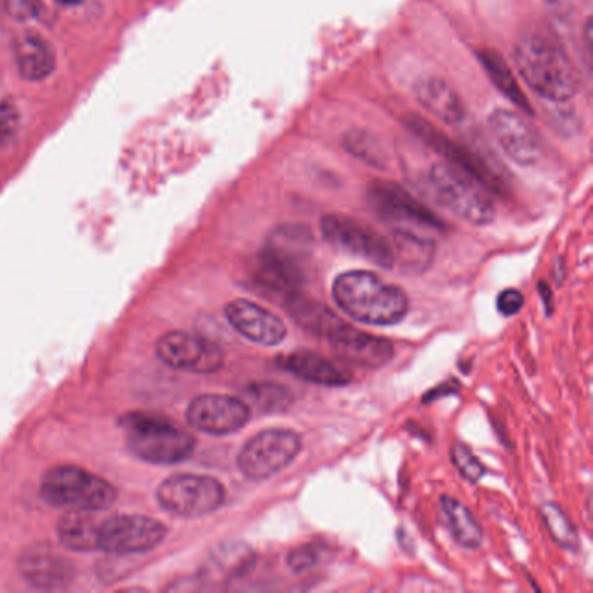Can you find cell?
Instances as JSON below:
<instances>
[{
    "label": "cell",
    "instance_id": "6da1fadb",
    "mask_svg": "<svg viewBox=\"0 0 593 593\" xmlns=\"http://www.w3.org/2000/svg\"><path fill=\"white\" fill-rule=\"evenodd\" d=\"M514 62L529 88L549 102L566 103L576 96L580 77L563 44L541 34H524L514 48Z\"/></svg>",
    "mask_w": 593,
    "mask_h": 593
},
{
    "label": "cell",
    "instance_id": "7a4b0ae2",
    "mask_svg": "<svg viewBox=\"0 0 593 593\" xmlns=\"http://www.w3.org/2000/svg\"><path fill=\"white\" fill-rule=\"evenodd\" d=\"M333 298L348 317L368 325H391L404 319L409 298L376 273L352 270L336 278Z\"/></svg>",
    "mask_w": 593,
    "mask_h": 593
},
{
    "label": "cell",
    "instance_id": "3957f363",
    "mask_svg": "<svg viewBox=\"0 0 593 593\" xmlns=\"http://www.w3.org/2000/svg\"><path fill=\"white\" fill-rule=\"evenodd\" d=\"M312 242V233L301 224H282L273 230L258 258V284L286 298L296 295Z\"/></svg>",
    "mask_w": 593,
    "mask_h": 593
},
{
    "label": "cell",
    "instance_id": "277c9868",
    "mask_svg": "<svg viewBox=\"0 0 593 593\" xmlns=\"http://www.w3.org/2000/svg\"><path fill=\"white\" fill-rule=\"evenodd\" d=\"M425 183L428 194L436 198L440 206L466 223L486 227L492 223L497 216L491 190L472 172L448 160L431 164Z\"/></svg>",
    "mask_w": 593,
    "mask_h": 593
},
{
    "label": "cell",
    "instance_id": "5b68a950",
    "mask_svg": "<svg viewBox=\"0 0 593 593\" xmlns=\"http://www.w3.org/2000/svg\"><path fill=\"white\" fill-rule=\"evenodd\" d=\"M40 497L60 511L98 514L114 505L117 491L108 480L79 466L60 465L42 475Z\"/></svg>",
    "mask_w": 593,
    "mask_h": 593
},
{
    "label": "cell",
    "instance_id": "8992f818",
    "mask_svg": "<svg viewBox=\"0 0 593 593\" xmlns=\"http://www.w3.org/2000/svg\"><path fill=\"white\" fill-rule=\"evenodd\" d=\"M123 428L132 453L155 465L183 462L197 444L190 431L158 414H126Z\"/></svg>",
    "mask_w": 593,
    "mask_h": 593
},
{
    "label": "cell",
    "instance_id": "52a82bcc",
    "mask_svg": "<svg viewBox=\"0 0 593 593\" xmlns=\"http://www.w3.org/2000/svg\"><path fill=\"white\" fill-rule=\"evenodd\" d=\"M368 201L383 220L396 224V232H411L430 237L428 233L444 230V223L436 212H431L417 198L390 181L371 183Z\"/></svg>",
    "mask_w": 593,
    "mask_h": 593
},
{
    "label": "cell",
    "instance_id": "ba28073f",
    "mask_svg": "<svg viewBox=\"0 0 593 593\" xmlns=\"http://www.w3.org/2000/svg\"><path fill=\"white\" fill-rule=\"evenodd\" d=\"M301 437L286 428H270L247 442L237 456L241 474L249 480H267L295 462L301 451Z\"/></svg>",
    "mask_w": 593,
    "mask_h": 593
},
{
    "label": "cell",
    "instance_id": "9c48e42d",
    "mask_svg": "<svg viewBox=\"0 0 593 593\" xmlns=\"http://www.w3.org/2000/svg\"><path fill=\"white\" fill-rule=\"evenodd\" d=\"M227 491L220 480L207 475L178 474L164 480L157 500L167 512L178 517H204L221 508Z\"/></svg>",
    "mask_w": 593,
    "mask_h": 593
},
{
    "label": "cell",
    "instance_id": "30bf717a",
    "mask_svg": "<svg viewBox=\"0 0 593 593\" xmlns=\"http://www.w3.org/2000/svg\"><path fill=\"white\" fill-rule=\"evenodd\" d=\"M321 232L336 249L364 258L382 269L396 267L391 242L364 221L345 215H327L322 218Z\"/></svg>",
    "mask_w": 593,
    "mask_h": 593
},
{
    "label": "cell",
    "instance_id": "8fae6325",
    "mask_svg": "<svg viewBox=\"0 0 593 593\" xmlns=\"http://www.w3.org/2000/svg\"><path fill=\"white\" fill-rule=\"evenodd\" d=\"M166 526L145 515H112L98 520L96 549L106 554L149 552L166 537Z\"/></svg>",
    "mask_w": 593,
    "mask_h": 593
},
{
    "label": "cell",
    "instance_id": "7c38bea8",
    "mask_svg": "<svg viewBox=\"0 0 593 593\" xmlns=\"http://www.w3.org/2000/svg\"><path fill=\"white\" fill-rule=\"evenodd\" d=\"M157 356L164 364L171 365L175 370L197 374L216 373L224 362L223 352L218 345L197 334L181 331L164 334L158 339Z\"/></svg>",
    "mask_w": 593,
    "mask_h": 593
},
{
    "label": "cell",
    "instance_id": "4fadbf2b",
    "mask_svg": "<svg viewBox=\"0 0 593 593\" xmlns=\"http://www.w3.org/2000/svg\"><path fill=\"white\" fill-rule=\"evenodd\" d=\"M489 132L506 157L519 166H534L543 155L537 129L523 114L498 108L488 119Z\"/></svg>",
    "mask_w": 593,
    "mask_h": 593
},
{
    "label": "cell",
    "instance_id": "5bb4252c",
    "mask_svg": "<svg viewBox=\"0 0 593 593\" xmlns=\"http://www.w3.org/2000/svg\"><path fill=\"white\" fill-rule=\"evenodd\" d=\"M186 420L192 427L209 436H229L246 427L250 420V409L247 402L237 397L209 394L192 400Z\"/></svg>",
    "mask_w": 593,
    "mask_h": 593
},
{
    "label": "cell",
    "instance_id": "9a60e30c",
    "mask_svg": "<svg viewBox=\"0 0 593 593\" xmlns=\"http://www.w3.org/2000/svg\"><path fill=\"white\" fill-rule=\"evenodd\" d=\"M327 341L333 352L348 364L359 365L365 370H378L394 359L396 348L390 339L374 336L353 330L352 325H339L338 330L331 334Z\"/></svg>",
    "mask_w": 593,
    "mask_h": 593
},
{
    "label": "cell",
    "instance_id": "2e32d148",
    "mask_svg": "<svg viewBox=\"0 0 593 593\" xmlns=\"http://www.w3.org/2000/svg\"><path fill=\"white\" fill-rule=\"evenodd\" d=\"M224 315L233 330L253 344L275 347L287 336L286 324L281 317L247 299H235L227 305Z\"/></svg>",
    "mask_w": 593,
    "mask_h": 593
},
{
    "label": "cell",
    "instance_id": "e0dca14e",
    "mask_svg": "<svg viewBox=\"0 0 593 593\" xmlns=\"http://www.w3.org/2000/svg\"><path fill=\"white\" fill-rule=\"evenodd\" d=\"M20 569L37 589H65L75 578L74 564L49 545L28 549L20 558Z\"/></svg>",
    "mask_w": 593,
    "mask_h": 593
},
{
    "label": "cell",
    "instance_id": "ac0fdd59",
    "mask_svg": "<svg viewBox=\"0 0 593 593\" xmlns=\"http://www.w3.org/2000/svg\"><path fill=\"white\" fill-rule=\"evenodd\" d=\"M278 365L296 378L315 383L322 387H345L353 379L352 374L344 368L308 350H296V352L279 356Z\"/></svg>",
    "mask_w": 593,
    "mask_h": 593
},
{
    "label": "cell",
    "instance_id": "d6986e66",
    "mask_svg": "<svg viewBox=\"0 0 593 593\" xmlns=\"http://www.w3.org/2000/svg\"><path fill=\"white\" fill-rule=\"evenodd\" d=\"M414 94L420 105L442 123L460 126L465 120V105L446 80L439 77L420 80L414 88Z\"/></svg>",
    "mask_w": 593,
    "mask_h": 593
},
{
    "label": "cell",
    "instance_id": "ffe728a7",
    "mask_svg": "<svg viewBox=\"0 0 593 593\" xmlns=\"http://www.w3.org/2000/svg\"><path fill=\"white\" fill-rule=\"evenodd\" d=\"M16 65L23 79L44 80L53 74L56 56L48 40L36 34L23 36L14 48Z\"/></svg>",
    "mask_w": 593,
    "mask_h": 593
},
{
    "label": "cell",
    "instance_id": "44dd1931",
    "mask_svg": "<svg viewBox=\"0 0 593 593\" xmlns=\"http://www.w3.org/2000/svg\"><path fill=\"white\" fill-rule=\"evenodd\" d=\"M440 517L451 537L463 549H479L484 532L470 511L456 498L440 497Z\"/></svg>",
    "mask_w": 593,
    "mask_h": 593
},
{
    "label": "cell",
    "instance_id": "7402d4cb",
    "mask_svg": "<svg viewBox=\"0 0 593 593\" xmlns=\"http://www.w3.org/2000/svg\"><path fill=\"white\" fill-rule=\"evenodd\" d=\"M286 301L291 317L299 325H304L305 330L312 331L322 338H330L339 325L345 324L344 319H339L336 313L331 312L330 308H325L324 305L317 304L312 299L304 298L298 293L287 298Z\"/></svg>",
    "mask_w": 593,
    "mask_h": 593
},
{
    "label": "cell",
    "instance_id": "603a6c76",
    "mask_svg": "<svg viewBox=\"0 0 593 593\" xmlns=\"http://www.w3.org/2000/svg\"><path fill=\"white\" fill-rule=\"evenodd\" d=\"M479 62L486 68V74L489 75L491 82L500 89V93L503 96L512 100V103L519 106V108L531 112L528 98L524 94L519 82L515 79L514 72L511 70V66L503 60L501 54H498L497 51H491V49H484L479 53Z\"/></svg>",
    "mask_w": 593,
    "mask_h": 593
},
{
    "label": "cell",
    "instance_id": "cb8c5ba5",
    "mask_svg": "<svg viewBox=\"0 0 593 593\" xmlns=\"http://www.w3.org/2000/svg\"><path fill=\"white\" fill-rule=\"evenodd\" d=\"M98 519L91 514L68 512L57 524L62 545L75 552H96Z\"/></svg>",
    "mask_w": 593,
    "mask_h": 593
},
{
    "label": "cell",
    "instance_id": "d4e9b609",
    "mask_svg": "<svg viewBox=\"0 0 593 593\" xmlns=\"http://www.w3.org/2000/svg\"><path fill=\"white\" fill-rule=\"evenodd\" d=\"M391 247L396 263L409 272H422L427 269L434 256V241L417 233L396 232V241Z\"/></svg>",
    "mask_w": 593,
    "mask_h": 593
},
{
    "label": "cell",
    "instance_id": "484cf974",
    "mask_svg": "<svg viewBox=\"0 0 593 593\" xmlns=\"http://www.w3.org/2000/svg\"><path fill=\"white\" fill-rule=\"evenodd\" d=\"M249 409L263 414L282 413L293 404V396L278 383H253L246 391Z\"/></svg>",
    "mask_w": 593,
    "mask_h": 593
},
{
    "label": "cell",
    "instance_id": "4316f807",
    "mask_svg": "<svg viewBox=\"0 0 593 593\" xmlns=\"http://www.w3.org/2000/svg\"><path fill=\"white\" fill-rule=\"evenodd\" d=\"M541 514H543V519H545L546 528L552 532V538L557 541L558 545L567 550H578L580 540H578L576 529L572 528V524L569 523L566 514L555 503L543 505Z\"/></svg>",
    "mask_w": 593,
    "mask_h": 593
},
{
    "label": "cell",
    "instance_id": "83f0119b",
    "mask_svg": "<svg viewBox=\"0 0 593 593\" xmlns=\"http://www.w3.org/2000/svg\"><path fill=\"white\" fill-rule=\"evenodd\" d=\"M451 456H453V463L456 465L460 474L465 477L466 480L470 482H479L482 479L484 466L482 463L477 460L474 453H472L470 448H466L462 442H456L453 446V451H451Z\"/></svg>",
    "mask_w": 593,
    "mask_h": 593
},
{
    "label": "cell",
    "instance_id": "f1b7e54d",
    "mask_svg": "<svg viewBox=\"0 0 593 593\" xmlns=\"http://www.w3.org/2000/svg\"><path fill=\"white\" fill-rule=\"evenodd\" d=\"M319 557H321V552H319L315 545H301L291 550L289 554H287L286 563L291 571L301 575V572L313 569L317 563H319Z\"/></svg>",
    "mask_w": 593,
    "mask_h": 593
},
{
    "label": "cell",
    "instance_id": "f546056e",
    "mask_svg": "<svg viewBox=\"0 0 593 593\" xmlns=\"http://www.w3.org/2000/svg\"><path fill=\"white\" fill-rule=\"evenodd\" d=\"M20 128V112L13 103L0 102V146L8 145Z\"/></svg>",
    "mask_w": 593,
    "mask_h": 593
},
{
    "label": "cell",
    "instance_id": "4dcf8cb0",
    "mask_svg": "<svg viewBox=\"0 0 593 593\" xmlns=\"http://www.w3.org/2000/svg\"><path fill=\"white\" fill-rule=\"evenodd\" d=\"M4 8L11 18L28 22L39 14L40 0H4Z\"/></svg>",
    "mask_w": 593,
    "mask_h": 593
},
{
    "label": "cell",
    "instance_id": "1f68e13d",
    "mask_svg": "<svg viewBox=\"0 0 593 593\" xmlns=\"http://www.w3.org/2000/svg\"><path fill=\"white\" fill-rule=\"evenodd\" d=\"M526 299H524L523 293L517 289H506L498 296V310L501 315L511 317L515 313H519L523 310Z\"/></svg>",
    "mask_w": 593,
    "mask_h": 593
},
{
    "label": "cell",
    "instance_id": "d6a6232c",
    "mask_svg": "<svg viewBox=\"0 0 593 593\" xmlns=\"http://www.w3.org/2000/svg\"><path fill=\"white\" fill-rule=\"evenodd\" d=\"M56 2H60L62 5H77L82 2V0H56Z\"/></svg>",
    "mask_w": 593,
    "mask_h": 593
}]
</instances>
